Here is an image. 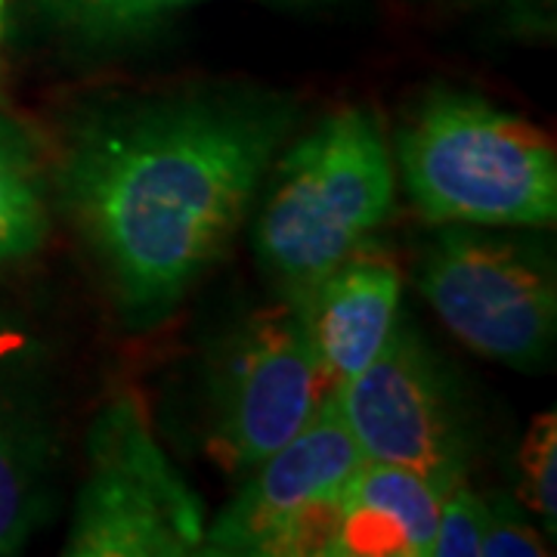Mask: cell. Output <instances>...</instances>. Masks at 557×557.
I'll list each match as a JSON object with an SVG mask.
<instances>
[{"mask_svg": "<svg viewBox=\"0 0 557 557\" xmlns=\"http://www.w3.org/2000/svg\"><path fill=\"white\" fill-rule=\"evenodd\" d=\"M292 112L255 97H180L81 127L62 196L131 310L171 307L220 258Z\"/></svg>", "mask_w": 557, "mask_h": 557, "instance_id": "obj_1", "label": "cell"}, {"mask_svg": "<svg viewBox=\"0 0 557 557\" xmlns=\"http://www.w3.org/2000/svg\"><path fill=\"white\" fill-rule=\"evenodd\" d=\"M399 168L418 211L437 223L548 226L557 152L536 124L468 94L421 102L399 134Z\"/></svg>", "mask_w": 557, "mask_h": 557, "instance_id": "obj_2", "label": "cell"}, {"mask_svg": "<svg viewBox=\"0 0 557 557\" xmlns=\"http://www.w3.org/2000/svg\"><path fill=\"white\" fill-rule=\"evenodd\" d=\"M394 196V159L379 121L362 109H344L278 164L258 226L260 260L300 298L357 255L387 220Z\"/></svg>", "mask_w": 557, "mask_h": 557, "instance_id": "obj_3", "label": "cell"}, {"mask_svg": "<svg viewBox=\"0 0 557 557\" xmlns=\"http://www.w3.org/2000/svg\"><path fill=\"white\" fill-rule=\"evenodd\" d=\"M87 456L65 555H201L208 523L199 496L161 453L137 399L119 397L102 409Z\"/></svg>", "mask_w": 557, "mask_h": 557, "instance_id": "obj_4", "label": "cell"}, {"mask_svg": "<svg viewBox=\"0 0 557 557\" xmlns=\"http://www.w3.org/2000/svg\"><path fill=\"white\" fill-rule=\"evenodd\" d=\"M359 461L357 440L329 397L298 437L251 468L239 496L205 527L201 555H325L341 493Z\"/></svg>", "mask_w": 557, "mask_h": 557, "instance_id": "obj_5", "label": "cell"}, {"mask_svg": "<svg viewBox=\"0 0 557 557\" xmlns=\"http://www.w3.org/2000/svg\"><path fill=\"white\" fill-rule=\"evenodd\" d=\"M335 394L317 357L304 304L292 298L251 319L220 375L208 449L220 468L245 474L317 418Z\"/></svg>", "mask_w": 557, "mask_h": 557, "instance_id": "obj_6", "label": "cell"}, {"mask_svg": "<svg viewBox=\"0 0 557 557\" xmlns=\"http://www.w3.org/2000/svg\"><path fill=\"white\" fill-rule=\"evenodd\" d=\"M443 325L480 357L530 366L552 347L555 278L508 242L446 230L421 273Z\"/></svg>", "mask_w": 557, "mask_h": 557, "instance_id": "obj_7", "label": "cell"}, {"mask_svg": "<svg viewBox=\"0 0 557 557\" xmlns=\"http://www.w3.org/2000/svg\"><path fill=\"white\" fill-rule=\"evenodd\" d=\"M335 409L369 461L409 468L440 490L465 480L468 440L434 359L397 329L362 372L335 387Z\"/></svg>", "mask_w": 557, "mask_h": 557, "instance_id": "obj_8", "label": "cell"}, {"mask_svg": "<svg viewBox=\"0 0 557 557\" xmlns=\"http://www.w3.org/2000/svg\"><path fill=\"white\" fill-rule=\"evenodd\" d=\"M317 357L338 387L362 372L397 332L399 273L384 258H350L300 295Z\"/></svg>", "mask_w": 557, "mask_h": 557, "instance_id": "obj_9", "label": "cell"}, {"mask_svg": "<svg viewBox=\"0 0 557 557\" xmlns=\"http://www.w3.org/2000/svg\"><path fill=\"white\" fill-rule=\"evenodd\" d=\"M443 493L409 468L362 458L341 493L325 557H428Z\"/></svg>", "mask_w": 557, "mask_h": 557, "instance_id": "obj_10", "label": "cell"}, {"mask_svg": "<svg viewBox=\"0 0 557 557\" xmlns=\"http://www.w3.org/2000/svg\"><path fill=\"white\" fill-rule=\"evenodd\" d=\"M47 180L20 124L0 119V263L38 251L47 236Z\"/></svg>", "mask_w": 557, "mask_h": 557, "instance_id": "obj_11", "label": "cell"}, {"mask_svg": "<svg viewBox=\"0 0 557 557\" xmlns=\"http://www.w3.org/2000/svg\"><path fill=\"white\" fill-rule=\"evenodd\" d=\"M44 446L0 399V555L22 548L40 511Z\"/></svg>", "mask_w": 557, "mask_h": 557, "instance_id": "obj_12", "label": "cell"}, {"mask_svg": "<svg viewBox=\"0 0 557 557\" xmlns=\"http://www.w3.org/2000/svg\"><path fill=\"white\" fill-rule=\"evenodd\" d=\"M62 25L87 38H121L149 28L168 13L205 0H40Z\"/></svg>", "mask_w": 557, "mask_h": 557, "instance_id": "obj_13", "label": "cell"}, {"mask_svg": "<svg viewBox=\"0 0 557 557\" xmlns=\"http://www.w3.org/2000/svg\"><path fill=\"white\" fill-rule=\"evenodd\" d=\"M520 498L555 527L557 498H555V471H557V418L555 412L539 416L520 446Z\"/></svg>", "mask_w": 557, "mask_h": 557, "instance_id": "obj_14", "label": "cell"}, {"mask_svg": "<svg viewBox=\"0 0 557 557\" xmlns=\"http://www.w3.org/2000/svg\"><path fill=\"white\" fill-rule=\"evenodd\" d=\"M490 520V505L461 480L443 493L437 515V533L431 555L437 557H478L480 539Z\"/></svg>", "mask_w": 557, "mask_h": 557, "instance_id": "obj_15", "label": "cell"}, {"mask_svg": "<svg viewBox=\"0 0 557 557\" xmlns=\"http://www.w3.org/2000/svg\"><path fill=\"white\" fill-rule=\"evenodd\" d=\"M545 542L533 527H527L508 511L490 508V520L480 539V557H542Z\"/></svg>", "mask_w": 557, "mask_h": 557, "instance_id": "obj_16", "label": "cell"}, {"mask_svg": "<svg viewBox=\"0 0 557 557\" xmlns=\"http://www.w3.org/2000/svg\"><path fill=\"white\" fill-rule=\"evenodd\" d=\"M3 13H7V0H0V22H3Z\"/></svg>", "mask_w": 557, "mask_h": 557, "instance_id": "obj_17", "label": "cell"}, {"mask_svg": "<svg viewBox=\"0 0 557 557\" xmlns=\"http://www.w3.org/2000/svg\"><path fill=\"white\" fill-rule=\"evenodd\" d=\"M0 35H3V22H0Z\"/></svg>", "mask_w": 557, "mask_h": 557, "instance_id": "obj_18", "label": "cell"}]
</instances>
